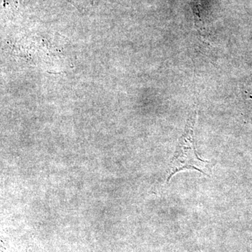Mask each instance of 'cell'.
Here are the masks:
<instances>
[{
	"instance_id": "1",
	"label": "cell",
	"mask_w": 252,
	"mask_h": 252,
	"mask_svg": "<svg viewBox=\"0 0 252 252\" xmlns=\"http://www.w3.org/2000/svg\"><path fill=\"white\" fill-rule=\"evenodd\" d=\"M197 119L194 112L189 119L184 135L179 141L178 146L169 167L167 180H170L177 172L185 170H195L204 175L212 173L211 162L203 160L199 157L195 149L194 140V127Z\"/></svg>"
}]
</instances>
